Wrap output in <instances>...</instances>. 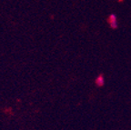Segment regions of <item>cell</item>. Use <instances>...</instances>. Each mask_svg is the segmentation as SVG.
<instances>
[{"label":"cell","mask_w":131,"mask_h":130,"mask_svg":"<svg viewBox=\"0 0 131 130\" xmlns=\"http://www.w3.org/2000/svg\"><path fill=\"white\" fill-rule=\"evenodd\" d=\"M94 84L96 88H103L106 84V79H105V77L103 74H99L97 77L95 78Z\"/></svg>","instance_id":"1"},{"label":"cell","mask_w":131,"mask_h":130,"mask_svg":"<svg viewBox=\"0 0 131 130\" xmlns=\"http://www.w3.org/2000/svg\"><path fill=\"white\" fill-rule=\"evenodd\" d=\"M108 23L110 27L112 28H117V17L114 16V15H111L108 18Z\"/></svg>","instance_id":"2"}]
</instances>
